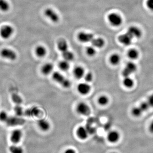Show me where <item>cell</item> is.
Returning <instances> with one entry per match:
<instances>
[{
    "label": "cell",
    "mask_w": 153,
    "mask_h": 153,
    "mask_svg": "<svg viewBox=\"0 0 153 153\" xmlns=\"http://www.w3.org/2000/svg\"><path fill=\"white\" fill-rule=\"evenodd\" d=\"M52 78L56 82L61 84L64 88H68L71 87V83L70 81L59 72H54L52 74Z\"/></svg>",
    "instance_id": "1"
},
{
    "label": "cell",
    "mask_w": 153,
    "mask_h": 153,
    "mask_svg": "<svg viewBox=\"0 0 153 153\" xmlns=\"http://www.w3.org/2000/svg\"><path fill=\"white\" fill-rule=\"evenodd\" d=\"M14 32V29L11 25H4L0 29V36L3 39H8L12 36Z\"/></svg>",
    "instance_id": "2"
},
{
    "label": "cell",
    "mask_w": 153,
    "mask_h": 153,
    "mask_svg": "<svg viewBox=\"0 0 153 153\" xmlns=\"http://www.w3.org/2000/svg\"><path fill=\"white\" fill-rule=\"evenodd\" d=\"M109 21L114 26H119L122 24L123 19L121 16L116 13H111L108 16Z\"/></svg>",
    "instance_id": "3"
},
{
    "label": "cell",
    "mask_w": 153,
    "mask_h": 153,
    "mask_svg": "<svg viewBox=\"0 0 153 153\" xmlns=\"http://www.w3.org/2000/svg\"><path fill=\"white\" fill-rule=\"evenodd\" d=\"M76 110L78 114L83 116H88L91 113L89 106L84 102H81L77 104Z\"/></svg>",
    "instance_id": "4"
},
{
    "label": "cell",
    "mask_w": 153,
    "mask_h": 153,
    "mask_svg": "<svg viewBox=\"0 0 153 153\" xmlns=\"http://www.w3.org/2000/svg\"><path fill=\"white\" fill-rule=\"evenodd\" d=\"M0 54L2 58L11 60H15L17 57L15 52L7 48L2 49L1 51Z\"/></svg>",
    "instance_id": "5"
},
{
    "label": "cell",
    "mask_w": 153,
    "mask_h": 153,
    "mask_svg": "<svg viewBox=\"0 0 153 153\" xmlns=\"http://www.w3.org/2000/svg\"><path fill=\"white\" fill-rule=\"evenodd\" d=\"M137 69V67L136 64L132 62H128L122 72V75L124 77L129 76L131 74L136 72Z\"/></svg>",
    "instance_id": "6"
},
{
    "label": "cell",
    "mask_w": 153,
    "mask_h": 153,
    "mask_svg": "<svg viewBox=\"0 0 153 153\" xmlns=\"http://www.w3.org/2000/svg\"><path fill=\"white\" fill-rule=\"evenodd\" d=\"M23 137V133L20 129L13 130L10 135V140L14 144H17L21 141Z\"/></svg>",
    "instance_id": "7"
},
{
    "label": "cell",
    "mask_w": 153,
    "mask_h": 153,
    "mask_svg": "<svg viewBox=\"0 0 153 153\" xmlns=\"http://www.w3.org/2000/svg\"><path fill=\"white\" fill-rule=\"evenodd\" d=\"M77 38L79 41L82 43H89L91 42L94 38V36L91 33L81 32L78 34Z\"/></svg>",
    "instance_id": "8"
},
{
    "label": "cell",
    "mask_w": 153,
    "mask_h": 153,
    "mask_svg": "<svg viewBox=\"0 0 153 153\" xmlns=\"http://www.w3.org/2000/svg\"><path fill=\"white\" fill-rule=\"evenodd\" d=\"M45 15L54 23H57L59 20V17L56 12L50 8H47L45 10Z\"/></svg>",
    "instance_id": "9"
},
{
    "label": "cell",
    "mask_w": 153,
    "mask_h": 153,
    "mask_svg": "<svg viewBox=\"0 0 153 153\" xmlns=\"http://www.w3.org/2000/svg\"><path fill=\"white\" fill-rule=\"evenodd\" d=\"M120 134L116 131H111L107 135V140L111 143H116L119 141L120 139Z\"/></svg>",
    "instance_id": "10"
},
{
    "label": "cell",
    "mask_w": 153,
    "mask_h": 153,
    "mask_svg": "<svg viewBox=\"0 0 153 153\" xmlns=\"http://www.w3.org/2000/svg\"><path fill=\"white\" fill-rule=\"evenodd\" d=\"M91 88L89 84L86 83H80L77 86V90L78 92L82 95H87L90 91Z\"/></svg>",
    "instance_id": "11"
},
{
    "label": "cell",
    "mask_w": 153,
    "mask_h": 153,
    "mask_svg": "<svg viewBox=\"0 0 153 153\" xmlns=\"http://www.w3.org/2000/svg\"><path fill=\"white\" fill-rule=\"evenodd\" d=\"M127 33L133 38H140L142 36V32L140 30L135 26H131L128 28Z\"/></svg>",
    "instance_id": "12"
},
{
    "label": "cell",
    "mask_w": 153,
    "mask_h": 153,
    "mask_svg": "<svg viewBox=\"0 0 153 153\" xmlns=\"http://www.w3.org/2000/svg\"><path fill=\"white\" fill-rule=\"evenodd\" d=\"M78 138L81 140H85L88 137L89 132L86 127L80 126L77 128L76 132Z\"/></svg>",
    "instance_id": "13"
},
{
    "label": "cell",
    "mask_w": 153,
    "mask_h": 153,
    "mask_svg": "<svg viewBox=\"0 0 153 153\" xmlns=\"http://www.w3.org/2000/svg\"><path fill=\"white\" fill-rule=\"evenodd\" d=\"M132 38L127 32L121 35L118 37L119 41L125 46L130 45L132 43Z\"/></svg>",
    "instance_id": "14"
},
{
    "label": "cell",
    "mask_w": 153,
    "mask_h": 153,
    "mask_svg": "<svg viewBox=\"0 0 153 153\" xmlns=\"http://www.w3.org/2000/svg\"><path fill=\"white\" fill-rule=\"evenodd\" d=\"M38 127L43 132H47L50 127V123L46 119H39L38 122Z\"/></svg>",
    "instance_id": "15"
},
{
    "label": "cell",
    "mask_w": 153,
    "mask_h": 153,
    "mask_svg": "<svg viewBox=\"0 0 153 153\" xmlns=\"http://www.w3.org/2000/svg\"><path fill=\"white\" fill-rule=\"evenodd\" d=\"M73 74L75 78L77 79H81L85 75V70L82 67L78 66L74 68Z\"/></svg>",
    "instance_id": "16"
},
{
    "label": "cell",
    "mask_w": 153,
    "mask_h": 153,
    "mask_svg": "<svg viewBox=\"0 0 153 153\" xmlns=\"http://www.w3.org/2000/svg\"><path fill=\"white\" fill-rule=\"evenodd\" d=\"M54 69V66L51 63L44 64L41 68V72L45 75H47L52 72Z\"/></svg>",
    "instance_id": "17"
},
{
    "label": "cell",
    "mask_w": 153,
    "mask_h": 153,
    "mask_svg": "<svg viewBox=\"0 0 153 153\" xmlns=\"http://www.w3.org/2000/svg\"><path fill=\"white\" fill-rule=\"evenodd\" d=\"M92 46L97 48H101L105 45V41L103 38H94L91 41Z\"/></svg>",
    "instance_id": "18"
},
{
    "label": "cell",
    "mask_w": 153,
    "mask_h": 153,
    "mask_svg": "<svg viewBox=\"0 0 153 153\" xmlns=\"http://www.w3.org/2000/svg\"><path fill=\"white\" fill-rule=\"evenodd\" d=\"M36 54L38 57L39 58H43L46 55L47 51L45 47L42 46H38L36 48Z\"/></svg>",
    "instance_id": "19"
},
{
    "label": "cell",
    "mask_w": 153,
    "mask_h": 153,
    "mask_svg": "<svg viewBox=\"0 0 153 153\" xmlns=\"http://www.w3.org/2000/svg\"><path fill=\"white\" fill-rule=\"evenodd\" d=\"M58 48L60 52H63L68 50V44L66 40H61L58 42Z\"/></svg>",
    "instance_id": "20"
},
{
    "label": "cell",
    "mask_w": 153,
    "mask_h": 153,
    "mask_svg": "<svg viewBox=\"0 0 153 153\" xmlns=\"http://www.w3.org/2000/svg\"><path fill=\"white\" fill-rule=\"evenodd\" d=\"M9 150L10 153H23V148L20 146H17L16 144L10 146Z\"/></svg>",
    "instance_id": "21"
},
{
    "label": "cell",
    "mask_w": 153,
    "mask_h": 153,
    "mask_svg": "<svg viewBox=\"0 0 153 153\" xmlns=\"http://www.w3.org/2000/svg\"><path fill=\"white\" fill-rule=\"evenodd\" d=\"M62 55L64 58V60L69 62L72 61L74 59V54L71 51L68 50L62 52Z\"/></svg>",
    "instance_id": "22"
},
{
    "label": "cell",
    "mask_w": 153,
    "mask_h": 153,
    "mask_svg": "<svg viewBox=\"0 0 153 153\" xmlns=\"http://www.w3.org/2000/svg\"><path fill=\"white\" fill-rule=\"evenodd\" d=\"M109 61L112 65L114 66L118 65L120 62V56L117 54H114L110 57Z\"/></svg>",
    "instance_id": "23"
},
{
    "label": "cell",
    "mask_w": 153,
    "mask_h": 153,
    "mask_svg": "<svg viewBox=\"0 0 153 153\" xmlns=\"http://www.w3.org/2000/svg\"><path fill=\"white\" fill-rule=\"evenodd\" d=\"M9 4L6 0H0V10L3 12H7L9 9Z\"/></svg>",
    "instance_id": "24"
},
{
    "label": "cell",
    "mask_w": 153,
    "mask_h": 153,
    "mask_svg": "<svg viewBox=\"0 0 153 153\" xmlns=\"http://www.w3.org/2000/svg\"><path fill=\"white\" fill-rule=\"evenodd\" d=\"M123 84L126 88H131L133 87L134 82L132 78L128 76L125 77L123 81Z\"/></svg>",
    "instance_id": "25"
},
{
    "label": "cell",
    "mask_w": 153,
    "mask_h": 153,
    "mask_svg": "<svg viewBox=\"0 0 153 153\" xmlns=\"http://www.w3.org/2000/svg\"><path fill=\"white\" fill-rule=\"evenodd\" d=\"M59 67L60 70L63 71H68L70 67L69 62L66 60H62L60 61L59 64Z\"/></svg>",
    "instance_id": "26"
},
{
    "label": "cell",
    "mask_w": 153,
    "mask_h": 153,
    "mask_svg": "<svg viewBox=\"0 0 153 153\" xmlns=\"http://www.w3.org/2000/svg\"><path fill=\"white\" fill-rule=\"evenodd\" d=\"M127 56L131 59L135 60L138 58L139 56V53L138 51L134 49L129 50L127 52Z\"/></svg>",
    "instance_id": "27"
},
{
    "label": "cell",
    "mask_w": 153,
    "mask_h": 153,
    "mask_svg": "<svg viewBox=\"0 0 153 153\" xmlns=\"http://www.w3.org/2000/svg\"><path fill=\"white\" fill-rule=\"evenodd\" d=\"M26 113L29 116H36L39 114L40 111L36 107H33L30 109L27 110Z\"/></svg>",
    "instance_id": "28"
},
{
    "label": "cell",
    "mask_w": 153,
    "mask_h": 153,
    "mask_svg": "<svg viewBox=\"0 0 153 153\" xmlns=\"http://www.w3.org/2000/svg\"><path fill=\"white\" fill-rule=\"evenodd\" d=\"M109 98L106 96L102 95L99 97L98 99V103L101 105H106L109 103Z\"/></svg>",
    "instance_id": "29"
},
{
    "label": "cell",
    "mask_w": 153,
    "mask_h": 153,
    "mask_svg": "<svg viewBox=\"0 0 153 153\" xmlns=\"http://www.w3.org/2000/svg\"><path fill=\"white\" fill-rule=\"evenodd\" d=\"M142 111L140 107H134L132 109V113L134 117H138L140 116L142 114Z\"/></svg>",
    "instance_id": "30"
},
{
    "label": "cell",
    "mask_w": 153,
    "mask_h": 153,
    "mask_svg": "<svg viewBox=\"0 0 153 153\" xmlns=\"http://www.w3.org/2000/svg\"><path fill=\"white\" fill-rule=\"evenodd\" d=\"M86 52H87V54L89 56L92 57V56L95 55L96 51L95 47L93 46H89L87 47Z\"/></svg>",
    "instance_id": "31"
},
{
    "label": "cell",
    "mask_w": 153,
    "mask_h": 153,
    "mask_svg": "<svg viewBox=\"0 0 153 153\" xmlns=\"http://www.w3.org/2000/svg\"><path fill=\"white\" fill-rule=\"evenodd\" d=\"M8 119V115L7 112L2 111L0 112V120L2 122H6Z\"/></svg>",
    "instance_id": "32"
},
{
    "label": "cell",
    "mask_w": 153,
    "mask_h": 153,
    "mask_svg": "<svg viewBox=\"0 0 153 153\" xmlns=\"http://www.w3.org/2000/svg\"><path fill=\"white\" fill-rule=\"evenodd\" d=\"M149 107H150V106H149L148 102H142L140 106V109L143 111H146L147 110L149 109Z\"/></svg>",
    "instance_id": "33"
},
{
    "label": "cell",
    "mask_w": 153,
    "mask_h": 153,
    "mask_svg": "<svg viewBox=\"0 0 153 153\" xmlns=\"http://www.w3.org/2000/svg\"><path fill=\"white\" fill-rule=\"evenodd\" d=\"M93 74L91 73L88 72L84 75V79L87 82H91L93 80Z\"/></svg>",
    "instance_id": "34"
},
{
    "label": "cell",
    "mask_w": 153,
    "mask_h": 153,
    "mask_svg": "<svg viewBox=\"0 0 153 153\" xmlns=\"http://www.w3.org/2000/svg\"><path fill=\"white\" fill-rule=\"evenodd\" d=\"M147 7L150 10L153 11V0H147L146 2Z\"/></svg>",
    "instance_id": "35"
},
{
    "label": "cell",
    "mask_w": 153,
    "mask_h": 153,
    "mask_svg": "<svg viewBox=\"0 0 153 153\" xmlns=\"http://www.w3.org/2000/svg\"><path fill=\"white\" fill-rule=\"evenodd\" d=\"M148 103L150 107H153V94L149 97Z\"/></svg>",
    "instance_id": "36"
},
{
    "label": "cell",
    "mask_w": 153,
    "mask_h": 153,
    "mask_svg": "<svg viewBox=\"0 0 153 153\" xmlns=\"http://www.w3.org/2000/svg\"><path fill=\"white\" fill-rule=\"evenodd\" d=\"M15 112L17 115H21L22 113V109L20 107H17L15 109Z\"/></svg>",
    "instance_id": "37"
},
{
    "label": "cell",
    "mask_w": 153,
    "mask_h": 153,
    "mask_svg": "<svg viewBox=\"0 0 153 153\" xmlns=\"http://www.w3.org/2000/svg\"><path fill=\"white\" fill-rule=\"evenodd\" d=\"M64 153H76V152L73 148H69L67 149Z\"/></svg>",
    "instance_id": "38"
},
{
    "label": "cell",
    "mask_w": 153,
    "mask_h": 153,
    "mask_svg": "<svg viewBox=\"0 0 153 153\" xmlns=\"http://www.w3.org/2000/svg\"><path fill=\"white\" fill-rule=\"evenodd\" d=\"M149 130L151 133L153 134V120L152 123L150 124V126L149 127Z\"/></svg>",
    "instance_id": "39"
},
{
    "label": "cell",
    "mask_w": 153,
    "mask_h": 153,
    "mask_svg": "<svg viewBox=\"0 0 153 153\" xmlns=\"http://www.w3.org/2000/svg\"><path fill=\"white\" fill-rule=\"evenodd\" d=\"M111 153H117L115 152H111Z\"/></svg>",
    "instance_id": "40"
}]
</instances>
